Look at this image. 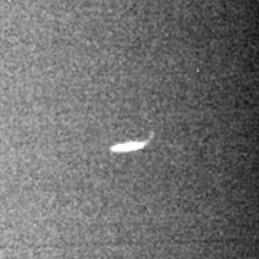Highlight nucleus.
Here are the masks:
<instances>
[{
  "instance_id": "1",
  "label": "nucleus",
  "mask_w": 259,
  "mask_h": 259,
  "mask_svg": "<svg viewBox=\"0 0 259 259\" xmlns=\"http://www.w3.org/2000/svg\"><path fill=\"white\" fill-rule=\"evenodd\" d=\"M146 143H134V144H124V146H117L114 147V151H130V150H136V148L143 147Z\"/></svg>"
}]
</instances>
